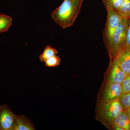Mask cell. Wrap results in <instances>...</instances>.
Masks as SVG:
<instances>
[{"instance_id":"obj_1","label":"cell","mask_w":130,"mask_h":130,"mask_svg":"<svg viewBox=\"0 0 130 130\" xmlns=\"http://www.w3.org/2000/svg\"><path fill=\"white\" fill-rule=\"evenodd\" d=\"M84 0H64L51 14L54 21L63 29L73 25L81 10Z\"/></svg>"},{"instance_id":"obj_2","label":"cell","mask_w":130,"mask_h":130,"mask_svg":"<svg viewBox=\"0 0 130 130\" xmlns=\"http://www.w3.org/2000/svg\"><path fill=\"white\" fill-rule=\"evenodd\" d=\"M128 20L122 19L114 32L107 48L110 58V63L113 61L117 55L126 46Z\"/></svg>"},{"instance_id":"obj_3","label":"cell","mask_w":130,"mask_h":130,"mask_svg":"<svg viewBox=\"0 0 130 130\" xmlns=\"http://www.w3.org/2000/svg\"><path fill=\"white\" fill-rule=\"evenodd\" d=\"M124 110L118 99L111 102L98 105L96 117L107 128L112 129L115 119Z\"/></svg>"},{"instance_id":"obj_4","label":"cell","mask_w":130,"mask_h":130,"mask_svg":"<svg viewBox=\"0 0 130 130\" xmlns=\"http://www.w3.org/2000/svg\"><path fill=\"white\" fill-rule=\"evenodd\" d=\"M122 94V88L120 84L106 81L99 93L98 105L113 101L118 99Z\"/></svg>"},{"instance_id":"obj_5","label":"cell","mask_w":130,"mask_h":130,"mask_svg":"<svg viewBox=\"0 0 130 130\" xmlns=\"http://www.w3.org/2000/svg\"><path fill=\"white\" fill-rule=\"evenodd\" d=\"M107 11L106 22L103 32V41L106 48L114 32L123 19L117 12L111 10Z\"/></svg>"},{"instance_id":"obj_6","label":"cell","mask_w":130,"mask_h":130,"mask_svg":"<svg viewBox=\"0 0 130 130\" xmlns=\"http://www.w3.org/2000/svg\"><path fill=\"white\" fill-rule=\"evenodd\" d=\"M16 115L7 105L0 106V130H13Z\"/></svg>"},{"instance_id":"obj_7","label":"cell","mask_w":130,"mask_h":130,"mask_svg":"<svg viewBox=\"0 0 130 130\" xmlns=\"http://www.w3.org/2000/svg\"><path fill=\"white\" fill-rule=\"evenodd\" d=\"M126 76L125 73L118 64L113 61L110 63L107 71L106 81L121 84Z\"/></svg>"},{"instance_id":"obj_8","label":"cell","mask_w":130,"mask_h":130,"mask_svg":"<svg viewBox=\"0 0 130 130\" xmlns=\"http://www.w3.org/2000/svg\"><path fill=\"white\" fill-rule=\"evenodd\" d=\"M113 61L116 62L126 76L130 74V47H125L122 50Z\"/></svg>"},{"instance_id":"obj_9","label":"cell","mask_w":130,"mask_h":130,"mask_svg":"<svg viewBox=\"0 0 130 130\" xmlns=\"http://www.w3.org/2000/svg\"><path fill=\"white\" fill-rule=\"evenodd\" d=\"M36 130L32 121L25 115L16 114L14 119L13 130Z\"/></svg>"},{"instance_id":"obj_10","label":"cell","mask_w":130,"mask_h":130,"mask_svg":"<svg viewBox=\"0 0 130 130\" xmlns=\"http://www.w3.org/2000/svg\"><path fill=\"white\" fill-rule=\"evenodd\" d=\"M114 126L120 127L124 130H130V118L125 110H124L115 119L112 129Z\"/></svg>"},{"instance_id":"obj_11","label":"cell","mask_w":130,"mask_h":130,"mask_svg":"<svg viewBox=\"0 0 130 130\" xmlns=\"http://www.w3.org/2000/svg\"><path fill=\"white\" fill-rule=\"evenodd\" d=\"M13 19L10 16L0 14V33L7 31L11 25Z\"/></svg>"},{"instance_id":"obj_12","label":"cell","mask_w":130,"mask_h":130,"mask_svg":"<svg viewBox=\"0 0 130 130\" xmlns=\"http://www.w3.org/2000/svg\"><path fill=\"white\" fill-rule=\"evenodd\" d=\"M117 12L122 18L128 20L130 17V0H123L121 7Z\"/></svg>"},{"instance_id":"obj_13","label":"cell","mask_w":130,"mask_h":130,"mask_svg":"<svg viewBox=\"0 0 130 130\" xmlns=\"http://www.w3.org/2000/svg\"><path fill=\"white\" fill-rule=\"evenodd\" d=\"M123 0H102L106 10H111L117 12L120 8Z\"/></svg>"},{"instance_id":"obj_14","label":"cell","mask_w":130,"mask_h":130,"mask_svg":"<svg viewBox=\"0 0 130 130\" xmlns=\"http://www.w3.org/2000/svg\"><path fill=\"white\" fill-rule=\"evenodd\" d=\"M58 53V50L56 48L48 45L44 47L43 52L39 56V59L41 62L43 63L47 59L55 55Z\"/></svg>"},{"instance_id":"obj_15","label":"cell","mask_w":130,"mask_h":130,"mask_svg":"<svg viewBox=\"0 0 130 130\" xmlns=\"http://www.w3.org/2000/svg\"><path fill=\"white\" fill-rule=\"evenodd\" d=\"M118 100L124 110L130 108V93H122Z\"/></svg>"},{"instance_id":"obj_16","label":"cell","mask_w":130,"mask_h":130,"mask_svg":"<svg viewBox=\"0 0 130 130\" xmlns=\"http://www.w3.org/2000/svg\"><path fill=\"white\" fill-rule=\"evenodd\" d=\"M60 58L55 55L45 60L44 65L47 67H55L60 65Z\"/></svg>"},{"instance_id":"obj_17","label":"cell","mask_w":130,"mask_h":130,"mask_svg":"<svg viewBox=\"0 0 130 130\" xmlns=\"http://www.w3.org/2000/svg\"><path fill=\"white\" fill-rule=\"evenodd\" d=\"M121 85L122 93H130V74L126 76Z\"/></svg>"},{"instance_id":"obj_18","label":"cell","mask_w":130,"mask_h":130,"mask_svg":"<svg viewBox=\"0 0 130 130\" xmlns=\"http://www.w3.org/2000/svg\"><path fill=\"white\" fill-rule=\"evenodd\" d=\"M128 28L126 35V46L130 47V17L128 20Z\"/></svg>"},{"instance_id":"obj_19","label":"cell","mask_w":130,"mask_h":130,"mask_svg":"<svg viewBox=\"0 0 130 130\" xmlns=\"http://www.w3.org/2000/svg\"><path fill=\"white\" fill-rule=\"evenodd\" d=\"M125 110L126 112H127V113H128V115H129L130 118V108L128 109H126V110Z\"/></svg>"}]
</instances>
